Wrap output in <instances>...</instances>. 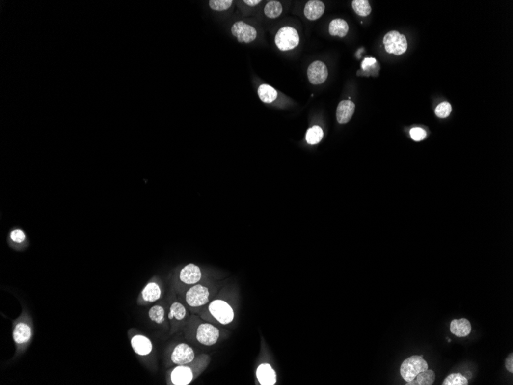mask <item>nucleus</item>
<instances>
[{
    "instance_id": "1",
    "label": "nucleus",
    "mask_w": 513,
    "mask_h": 385,
    "mask_svg": "<svg viewBox=\"0 0 513 385\" xmlns=\"http://www.w3.org/2000/svg\"><path fill=\"white\" fill-rule=\"evenodd\" d=\"M428 369V364L423 356L413 355L405 359L401 364V375L406 382L413 381L420 372Z\"/></svg>"
},
{
    "instance_id": "2",
    "label": "nucleus",
    "mask_w": 513,
    "mask_h": 385,
    "mask_svg": "<svg viewBox=\"0 0 513 385\" xmlns=\"http://www.w3.org/2000/svg\"><path fill=\"white\" fill-rule=\"evenodd\" d=\"M275 44L280 51H289L296 48L300 43L297 31L293 27H284L275 35Z\"/></svg>"
},
{
    "instance_id": "3",
    "label": "nucleus",
    "mask_w": 513,
    "mask_h": 385,
    "mask_svg": "<svg viewBox=\"0 0 513 385\" xmlns=\"http://www.w3.org/2000/svg\"><path fill=\"white\" fill-rule=\"evenodd\" d=\"M386 52L390 54L401 55L407 50V40L405 35L397 31H391L386 33L383 38Z\"/></svg>"
},
{
    "instance_id": "4",
    "label": "nucleus",
    "mask_w": 513,
    "mask_h": 385,
    "mask_svg": "<svg viewBox=\"0 0 513 385\" xmlns=\"http://www.w3.org/2000/svg\"><path fill=\"white\" fill-rule=\"evenodd\" d=\"M209 311L212 316L222 325H227L233 321V310L224 301L216 300L212 302L209 305Z\"/></svg>"
},
{
    "instance_id": "5",
    "label": "nucleus",
    "mask_w": 513,
    "mask_h": 385,
    "mask_svg": "<svg viewBox=\"0 0 513 385\" xmlns=\"http://www.w3.org/2000/svg\"><path fill=\"white\" fill-rule=\"evenodd\" d=\"M231 33L237 38L239 43H250L255 40L258 32L254 27L243 21L234 23L231 27Z\"/></svg>"
},
{
    "instance_id": "6",
    "label": "nucleus",
    "mask_w": 513,
    "mask_h": 385,
    "mask_svg": "<svg viewBox=\"0 0 513 385\" xmlns=\"http://www.w3.org/2000/svg\"><path fill=\"white\" fill-rule=\"evenodd\" d=\"M209 292L206 287L197 285L188 291L186 294V302L191 307H199L208 302Z\"/></svg>"
},
{
    "instance_id": "7",
    "label": "nucleus",
    "mask_w": 513,
    "mask_h": 385,
    "mask_svg": "<svg viewBox=\"0 0 513 385\" xmlns=\"http://www.w3.org/2000/svg\"><path fill=\"white\" fill-rule=\"evenodd\" d=\"M219 330L210 324H202L199 325L197 330V339L202 345L211 346L217 342L218 339Z\"/></svg>"
},
{
    "instance_id": "8",
    "label": "nucleus",
    "mask_w": 513,
    "mask_h": 385,
    "mask_svg": "<svg viewBox=\"0 0 513 385\" xmlns=\"http://www.w3.org/2000/svg\"><path fill=\"white\" fill-rule=\"evenodd\" d=\"M308 80L313 85H320L326 81L328 77V69L321 61H315L307 69Z\"/></svg>"
},
{
    "instance_id": "9",
    "label": "nucleus",
    "mask_w": 513,
    "mask_h": 385,
    "mask_svg": "<svg viewBox=\"0 0 513 385\" xmlns=\"http://www.w3.org/2000/svg\"><path fill=\"white\" fill-rule=\"evenodd\" d=\"M194 358L192 348L186 344H180L175 347L171 355V360L178 365H185L191 362Z\"/></svg>"
},
{
    "instance_id": "10",
    "label": "nucleus",
    "mask_w": 513,
    "mask_h": 385,
    "mask_svg": "<svg viewBox=\"0 0 513 385\" xmlns=\"http://www.w3.org/2000/svg\"><path fill=\"white\" fill-rule=\"evenodd\" d=\"M355 111V104L351 100H343L337 106V122L340 124H346L350 122Z\"/></svg>"
},
{
    "instance_id": "11",
    "label": "nucleus",
    "mask_w": 513,
    "mask_h": 385,
    "mask_svg": "<svg viewBox=\"0 0 513 385\" xmlns=\"http://www.w3.org/2000/svg\"><path fill=\"white\" fill-rule=\"evenodd\" d=\"M171 382L175 385H187L193 379V373L189 367L181 365L173 370L171 375Z\"/></svg>"
},
{
    "instance_id": "12",
    "label": "nucleus",
    "mask_w": 513,
    "mask_h": 385,
    "mask_svg": "<svg viewBox=\"0 0 513 385\" xmlns=\"http://www.w3.org/2000/svg\"><path fill=\"white\" fill-rule=\"evenodd\" d=\"M201 278V270L199 267L194 264H189L181 271V281L188 285H194L198 282Z\"/></svg>"
},
{
    "instance_id": "13",
    "label": "nucleus",
    "mask_w": 513,
    "mask_h": 385,
    "mask_svg": "<svg viewBox=\"0 0 513 385\" xmlns=\"http://www.w3.org/2000/svg\"><path fill=\"white\" fill-rule=\"evenodd\" d=\"M325 11L324 2L319 0H311L306 4L304 7V15L307 20L314 21L323 16Z\"/></svg>"
},
{
    "instance_id": "14",
    "label": "nucleus",
    "mask_w": 513,
    "mask_h": 385,
    "mask_svg": "<svg viewBox=\"0 0 513 385\" xmlns=\"http://www.w3.org/2000/svg\"><path fill=\"white\" fill-rule=\"evenodd\" d=\"M257 377L262 385H273L277 382L275 371L268 364H261L258 367Z\"/></svg>"
},
{
    "instance_id": "15",
    "label": "nucleus",
    "mask_w": 513,
    "mask_h": 385,
    "mask_svg": "<svg viewBox=\"0 0 513 385\" xmlns=\"http://www.w3.org/2000/svg\"><path fill=\"white\" fill-rule=\"evenodd\" d=\"M450 331L457 337H466L472 331V325L466 318L454 319L450 324Z\"/></svg>"
},
{
    "instance_id": "16",
    "label": "nucleus",
    "mask_w": 513,
    "mask_h": 385,
    "mask_svg": "<svg viewBox=\"0 0 513 385\" xmlns=\"http://www.w3.org/2000/svg\"><path fill=\"white\" fill-rule=\"evenodd\" d=\"M132 346L135 353L139 355H148L152 351V342L145 336H135L132 339Z\"/></svg>"
},
{
    "instance_id": "17",
    "label": "nucleus",
    "mask_w": 513,
    "mask_h": 385,
    "mask_svg": "<svg viewBox=\"0 0 513 385\" xmlns=\"http://www.w3.org/2000/svg\"><path fill=\"white\" fill-rule=\"evenodd\" d=\"M31 329L25 323H19L13 330V338L17 344H23L30 339Z\"/></svg>"
},
{
    "instance_id": "18",
    "label": "nucleus",
    "mask_w": 513,
    "mask_h": 385,
    "mask_svg": "<svg viewBox=\"0 0 513 385\" xmlns=\"http://www.w3.org/2000/svg\"><path fill=\"white\" fill-rule=\"evenodd\" d=\"M349 31V27L347 22L341 19L333 20L329 26V32L333 36L343 38L347 35Z\"/></svg>"
},
{
    "instance_id": "19",
    "label": "nucleus",
    "mask_w": 513,
    "mask_h": 385,
    "mask_svg": "<svg viewBox=\"0 0 513 385\" xmlns=\"http://www.w3.org/2000/svg\"><path fill=\"white\" fill-rule=\"evenodd\" d=\"M416 378L407 382L406 385H432L435 382V374L432 370H426L420 372Z\"/></svg>"
},
{
    "instance_id": "20",
    "label": "nucleus",
    "mask_w": 513,
    "mask_h": 385,
    "mask_svg": "<svg viewBox=\"0 0 513 385\" xmlns=\"http://www.w3.org/2000/svg\"><path fill=\"white\" fill-rule=\"evenodd\" d=\"M258 96L263 103H271L277 98V92L275 88L267 84L260 85L258 90Z\"/></svg>"
},
{
    "instance_id": "21",
    "label": "nucleus",
    "mask_w": 513,
    "mask_h": 385,
    "mask_svg": "<svg viewBox=\"0 0 513 385\" xmlns=\"http://www.w3.org/2000/svg\"><path fill=\"white\" fill-rule=\"evenodd\" d=\"M161 296V289L156 283H149L142 291V297L146 302H154L159 300Z\"/></svg>"
},
{
    "instance_id": "22",
    "label": "nucleus",
    "mask_w": 513,
    "mask_h": 385,
    "mask_svg": "<svg viewBox=\"0 0 513 385\" xmlns=\"http://www.w3.org/2000/svg\"><path fill=\"white\" fill-rule=\"evenodd\" d=\"M324 137L323 129L320 126H314L307 130L306 134V141L310 145H316L319 143Z\"/></svg>"
},
{
    "instance_id": "23",
    "label": "nucleus",
    "mask_w": 513,
    "mask_h": 385,
    "mask_svg": "<svg viewBox=\"0 0 513 385\" xmlns=\"http://www.w3.org/2000/svg\"><path fill=\"white\" fill-rule=\"evenodd\" d=\"M283 12L282 5L278 1H270L265 7V14L269 19H276Z\"/></svg>"
},
{
    "instance_id": "24",
    "label": "nucleus",
    "mask_w": 513,
    "mask_h": 385,
    "mask_svg": "<svg viewBox=\"0 0 513 385\" xmlns=\"http://www.w3.org/2000/svg\"><path fill=\"white\" fill-rule=\"evenodd\" d=\"M352 6L356 14L363 17L369 16L372 11L371 5L367 0H354L352 2Z\"/></svg>"
},
{
    "instance_id": "25",
    "label": "nucleus",
    "mask_w": 513,
    "mask_h": 385,
    "mask_svg": "<svg viewBox=\"0 0 513 385\" xmlns=\"http://www.w3.org/2000/svg\"><path fill=\"white\" fill-rule=\"evenodd\" d=\"M443 385H468L467 378L461 374V373H453L445 378L443 381Z\"/></svg>"
},
{
    "instance_id": "26",
    "label": "nucleus",
    "mask_w": 513,
    "mask_h": 385,
    "mask_svg": "<svg viewBox=\"0 0 513 385\" xmlns=\"http://www.w3.org/2000/svg\"><path fill=\"white\" fill-rule=\"evenodd\" d=\"M186 315V310L180 303L175 302L171 306L170 308V312L168 314V318L169 319H172L174 317L176 318L177 320H182Z\"/></svg>"
},
{
    "instance_id": "27",
    "label": "nucleus",
    "mask_w": 513,
    "mask_h": 385,
    "mask_svg": "<svg viewBox=\"0 0 513 385\" xmlns=\"http://www.w3.org/2000/svg\"><path fill=\"white\" fill-rule=\"evenodd\" d=\"M233 2L232 0H210L208 4L212 10L222 12L228 10Z\"/></svg>"
},
{
    "instance_id": "28",
    "label": "nucleus",
    "mask_w": 513,
    "mask_h": 385,
    "mask_svg": "<svg viewBox=\"0 0 513 385\" xmlns=\"http://www.w3.org/2000/svg\"><path fill=\"white\" fill-rule=\"evenodd\" d=\"M148 315L150 319L156 323H162L164 321V310L161 306L156 305L152 307L148 313Z\"/></svg>"
},
{
    "instance_id": "29",
    "label": "nucleus",
    "mask_w": 513,
    "mask_h": 385,
    "mask_svg": "<svg viewBox=\"0 0 513 385\" xmlns=\"http://www.w3.org/2000/svg\"><path fill=\"white\" fill-rule=\"evenodd\" d=\"M451 111V105L447 103V102H443V103H440L436 107L435 110V113L436 116L439 117V118H447L450 115Z\"/></svg>"
},
{
    "instance_id": "30",
    "label": "nucleus",
    "mask_w": 513,
    "mask_h": 385,
    "mask_svg": "<svg viewBox=\"0 0 513 385\" xmlns=\"http://www.w3.org/2000/svg\"><path fill=\"white\" fill-rule=\"evenodd\" d=\"M409 134H410L411 138L416 141H422L427 136V133H426L425 130L421 129V128H413V129H411Z\"/></svg>"
},
{
    "instance_id": "31",
    "label": "nucleus",
    "mask_w": 513,
    "mask_h": 385,
    "mask_svg": "<svg viewBox=\"0 0 513 385\" xmlns=\"http://www.w3.org/2000/svg\"><path fill=\"white\" fill-rule=\"evenodd\" d=\"M10 238L13 242H16V243H22L25 241L26 235L22 230L16 229L11 232Z\"/></svg>"
},
{
    "instance_id": "32",
    "label": "nucleus",
    "mask_w": 513,
    "mask_h": 385,
    "mask_svg": "<svg viewBox=\"0 0 513 385\" xmlns=\"http://www.w3.org/2000/svg\"><path fill=\"white\" fill-rule=\"evenodd\" d=\"M376 62H377V61H376L375 58H365V59H364V60L363 61V62H362V68H363V69H364V70H366V69H367V68L371 67V66H372L373 65H374V64H375Z\"/></svg>"
},
{
    "instance_id": "33",
    "label": "nucleus",
    "mask_w": 513,
    "mask_h": 385,
    "mask_svg": "<svg viewBox=\"0 0 513 385\" xmlns=\"http://www.w3.org/2000/svg\"><path fill=\"white\" fill-rule=\"evenodd\" d=\"M506 368L510 372H513V353L509 355L506 360Z\"/></svg>"
},
{
    "instance_id": "34",
    "label": "nucleus",
    "mask_w": 513,
    "mask_h": 385,
    "mask_svg": "<svg viewBox=\"0 0 513 385\" xmlns=\"http://www.w3.org/2000/svg\"><path fill=\"white\" fill-rule=\"evenodd\" d=\"M243 2H244L246 5H248V6H250V7H254V6H256V5H258V4L261 3V0H244Z\"/></svg>"
}]
</instances>
